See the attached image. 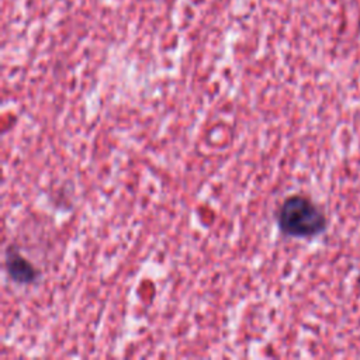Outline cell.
<instances>
[{
    "instance_id": "6da1fadb",
    "label": "cell",
    "mask_w": 360,
    "mask_h": 360,
    "mask_svg": "<svg viewBox=\"0 0 360 360\" xmlns=\"http://www.w3.org/2000/svg\"><path fill=\"white\" fill-rule=\"evenodd\" d=\"M277 224L285 235L309 238L325 231L326 218L319 207L307 197L291 195L280 205Z\"/></svg>"
},
{
    "instance_id": "7a4b0ae2",
    "label": "cell",
    "mask_w": 360,
    "mask_h": 360,
    "mask_svg": "<svg viewBox=\"0 0 360 360\" xmlns=\"http://www.w3.org/2000/svg\"><path fill=\"white\" fill-rule=\"evenodd\" d=\"M6 270L20 284H31L39 277V271L14 246H8L6 250Z\"/></svg>"
}]
</instances>
